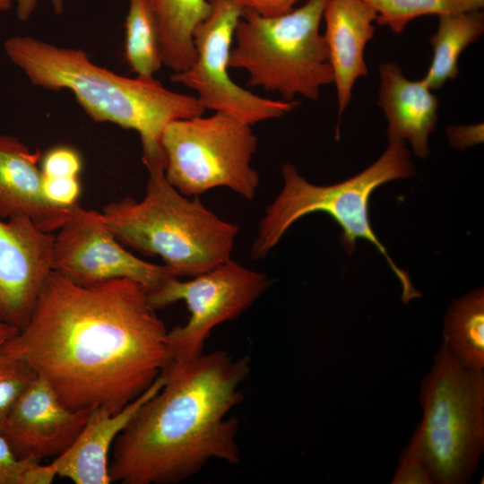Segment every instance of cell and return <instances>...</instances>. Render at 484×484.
<instances>
[{
  "instance_id": "cell-14",
  "label": "cell",
  "mask_w": 484,
  "mask_h": 484,
  "mask_svg": "<svg viewBox=\"0 0 484 484\" xmlns=\"http://www.w3.org/2000/svg\"><path fill=\"white\" fill-rule=\"evenodd\" d=\"M41 153L18 138L0 135V219L29 217L42 230H58L72 216L73 207H59L44 195Z\"/></svg>"
},
{
  "instance_id": "cell-20",
  "label": "cell",
  "mask_w": 484,
  "mask_h": 484,
  "mask_svg": "<svg viewBox=\"0 0 484 484\" xmlns=\"http://www.w3.org/2000/svg\"><path fill=\"white\" fill-rule=\"evenodd\" d=\"M443 345L462 364L484 369V290L452 301L444 316Z\"/></svg>"
},
{
  "instance_id": "cell-29",
  "label": "cell",
  "mask_w": 484,
  "mask_h": 484,
  "mask_svg": "<svg viewBox=\"0 0 484 484\" xmlns=\"http://www.w3.org/2000/svg\"><path fill=\"white\" fill-rule=\"evenodd\" d=\"M482 125L451 126L447 129L451 142L457 148L465 147L482 141Z\"/></svg>"
},
{
  "instance_id": "cell-1",
  "label": "cell",
  "mask_w": 484,
  "mask_h": 484,
  "mask_svg": "<svg viewBox=\"0 0 484 484\" xmlns=\"http://www.w3.org/2000/svg\"><path fill=\"white\" fill-rule=\"evenodd\" d=\"M167 334L141 284L82 286L52 271L28 323L0 350L26 361L70 409L116 413L169 361Z\"/></svg>"
},
{
  "instance_id": "cell-25",
  "label": "cell",
  "mask_w": 484,
  "mask_h": 484,
  "mask_svg": "<svg viewBox=\"0 0 484 484\" xmlns=\"http://www.w3.org/2000/svg\"><path fill=\"white\" fill-rule=\"evenodd\" d=\"M82 168L80 153L69 146L54 147L40 160V169L45 177H78Z\"/></svg>"
},
{
  "instance_id": "cell-24",
  "label": "cell",
  "mask_w": 484,
  "mask_h": 484,
  "mask_svg": "<svg viewBox=\"0 0 484 484\" xmlns=\"http://www.w3.org/2000/svg\"><path fill=\"white\" fill-rule=\"evenodd\" d=\"M56 477L51 463L18 459L0 434V484H50Z\"/></svg>"
},
{
  "instance_id": "cell-26",
  "label": "cell",
  "mask_w": 484,
  "mask_h": 484,
  "mask_svg": "<svg viewBox=\"0 0 484 484\" xmlns=\"http://www.w3.org/2000/svg\"><path fill=\"white\" fill-rule=\"evenodd\" d=\"M42 187L47 200L59 207H73L78 204L81 185L78 177H45Z\"/></svg>"
},
{
  "instance_id": "cell-9",
  "label": "cell",
  "mask_w": 484,
  "mask_h": 484,
  "mask_svg": "<svg viewBox=\"0 0 484 484\" xmlns=\"http://www.w3.org/2000/svg\"><path fill=\"white\" fill-rule=\"evenodd\" d=\"M270 285L271 280L264 272L229 258L186 281L171 277L148 294L155 310L182 300L190 313L184 325L168 331L169 359L187 361L200 356L212 331L238 318Z\"/></svg>"
},
{
  "instance_id": "cell-21",
  "label": "cell",
  "mask_w": 484,
  "mask_h": 484,
  "mask_svg": "<svg viewBox=\"0 0 484 484\" xmlns=\"http://www.w3.org/2000/svg\"><path fill=\"white\" fill-rule=\"evenodd\" d=\"M124 54L137 77L154 79L162 64L156 22L145 0H129Z\"/></svg>"
},
{
  "instance_id": "cell-12",
  "label": "cell",
  "mask_w": 484,
  "mask_h": 484,
  "mask_svg": "<svg viewBox=\"0 0 484 484\" xmlns=\"http://www.w3.org/2000/svg\"><path fill=\"white\" fill-rule=\"evenodd\" d=\"M55 235L29 217L0 219V322L21 330L53 271Z\"/></svg>"
},
{
  "instance_id": "cell-5",
  "label": "cell",
  "mask_w": 484,
  "mask_h": 484,
  "mask_svg": "<svg viewBox=\"0 0 484 484\" xmlns=\"http://www.w3.org/2000/svg\"><path fill=\"white\" fill-rule=\"evenodd\" d=\"M281 174L283 187L267 206L259 222L257 235L250 249L252 258H264L289 228L303 216L323 212L341 228V241L347 252L351 253L355 249L357 238L367 239L376 247L399 279L404 303L419 296L409 274L394 264L376 238L368 212L369 197L376 188L388 181L414 175L404 141H390L376 161L359 174L335 185L311 184L289 162L282 165Z\"/></svg>"
},
{
  "instance_id": "cell-3",
  "label": "cell",
  "mask_w": 484,
  "mask_h": 484,
  "mask_svg": "<svg viewBox=\"0 0 484 484\" xmlns=\"http://www.w3.org/2000/svg\"><path fill=\"white\" fill-rule=\"evenodd\" d=\"M11 61L46 90H68L95 122L134 130L147 170L164 169L161 135L176 119L202 116L196 97L172 91L155 79L129 78L95 65L82 49L59 48L30 36L6 39Z\"/></svg>"
},
{
  "instance_id": "cell-27",
  "label": "cell",
  "mask_w": 484,
  "mask_h": 484,
  "mask_svg": "<svg viewBox=\"0 0 484 484\" xmlns=\"http://www.w3.org/2000/svg\"><path fill=\"white\" fill-rule=\"evenodd\" d=\"M393 484H435L426 464L417 457L401 454Z\"/></svg>"
},
{
  "instance_id": "cell-28",
  "label": "cell",
  "mask_w": 484,
  "mask_h": 484,
  "mask_svg": "<svg viewBox=\"0 0 484 484\" xmlns=\"http://www.w3.org/2000/svg\"><path fill=\"white\" fill-rule=\"evenodd\" d=\"M298 0H237L243 10L263 16H277L289 13Z\"/></svg>"
},
{
  "instance_id": "cell-32",
  "label": "cell",
  "mask_w": 484,
  "mask_h": 484,
  "mask_svg": "<svg viewBox=\"0 0 484 484\" xmlns=\"http://www.w3.org/2000/svg\"><path fill=\"white\" fill-rule=\"evenodd\" d=\"M12 5V0H0V11H6Z\"/></svg>"
},
{
  "instance_id": "cell-30",
  "label": "cell",
  "mask_w": 484,
  "mask_h": 484,
  "mask_svg": "<svg viewBox=\"0 0 484 484\" xmlns=\"http://www.w3.org/2000/svg\"><path fill=\"white\" fill-rule=\"evenodd\" d=\"M16 3V16L20 21H27L33 13L38 0H14ZM65 0H50L53 11L61 14L65 8Z\"/></svg>"
},
{
  "instance_id": "cell-6",
  "label": "cell",
  "mask_w": 484,
  "mask_h": 484,
  "mask_svg": "<svg viewBox=\"0 0 484 484\" xmlns=\"http://www.w3.org/2000/svg\"><path fill=\"white\" fill-rule=\"evenodd\" d=\"M419 402L421 420L401 454L421 460L434 483H471L484 452V369L465 366L442 344Z\"/></svg>"
},
{
  "instance_id": "cell-4",
  "label": "cell",
  "mask_w": 484,
  "mask_h": 484,
  "mask_svg": "<svg viewBox=\"0 0 484 484\" xmlns=\"http://www.w3.org/2000/svg\"><path fill=\"white\" fill-rule=\"evenodd\" d=\"M141 201L125 197L103 207L124 246L159 256L177 278H191L230 258L239 227L220 219L199 200L172 186L164 169L148 170Z\"/></svg>"
},
{
  "instance_id": "cell-11",
  "label": "cell",
  "mask_w": 484,
  "mask_h": 484,
  "mask_svg": "<svg viewBox=\"0 0 484 484\" xmlns=\"http://www.w3.org/2000/svg\"><path fill=\"white\" fill-rule=\"evenodd\" d=\"M58 230L53 271L76 284L91 286L125 278L141 284L150 294L175 277L165 265L146 262L125 249L102 212L78 204Z\"/></svg>"
},
{
  "instance_id": "cell-17",
  "label": "cell",
  "mask_w": 484,
  "mask_h": 484,
  "mask_svg": "<svg viewBox=\"0 0 484 484\" xmlns=\"http://www.w3.org/2000/svg\"><path fill=\"white\" fill-rule=\"evenodd\" d=\"M379 78L378 104L388 123L389 142L407 140L415 155L426 158L428 136L437 121V98L422 80L407 79L394 63L380 64Z\"/></svg>"
},
{
  "instance_id": "cell-7",
  "label": "cell",
  "mask_w": 484,
  "mask_h": 484,
  "mask_svg": "<svg viewBox=\"0 0 484 484\" xmlns=\"http://www.w3.org/2000/svg\"><path fill=\"white\" fill-rule=\"evenodd\" d=\"M328 0H307L277 16L243 10L234 31L229 67L249 75V86L279 93L284 100L319 97L333 82L324 34L320 32Z\"/></svg>"
},
{
  "instance_id": "cell-8",
  "label": "cell",
  "mask_w": 484,
  "mask_h": 484,
  "mask_svg": "<svg viewBox=\"0 0 484 484\" xmlns=\"http://www.w3.org/2000/svg\"><path fill=\"white\" fill-rule=\"evenodd\" d=\"M167 181L186 196L227 187L252 200L259 186L251 161L257 139L251 125L223 112L169 122L161 135Z\"/></svg>"
},
{
  "instance_id": "cell-19",
  "label": "cell",
  "mask_w": 484,
  "mask_h": 484,
  "mask_svg": "<svg viewBox=\"0 0 484 484\" xmlns=\"http://www.w3.org/2000/svg\"><path fill=\"white\" fill-rule=\"evenodd\" d=\"M484 32V14L474 11L438 16L436 31L430 38L433 58L421 79L430 91L441 88L459 74L458 60L462 52Z\"/></svg>"
},
{
  "instance_id": "cell-15",
  "label": "cell",
  "mask_w": 484,
  "mask_h": 484,
  "mask_svg": "<svg viewBox=\"0 0 484 484\" xmlns=\"http://www.w3.org/2000/svg\"><path fill=\"white\" fill-rule=\"evenodd\" d=\"M161 374L133 402L114 413L104 407L91 409L89 418L72 445L53 459L56 476L75 484H109L108 455L119 434L141 406L164 385Z\"/></svg>"
},
{
  "instance_id": "cell-10",
  "label": "cell",
  "mask_w": 484,
  "mask_h": 484,
  "mask_svg": "<svg viewBox=\"0 0 484 484\" xmlns=\"http://www.w3.org/2000/svg\"><path fill=\"white\" fill-rule=\"evenodd\" d=\"M211 12L194 31L196 57L185 71L170 79L197 93L206 109L223 112L248 125L278 118L298 102L263 98L238 85L229 73V55L243 8L237 0H209Z\"/></svg>"
},
{
  "instance_id": "cell-31",
  "label": "cell",
  "mask_w": 484,
  "mask_h": 484,
  "mask_svg": "<svg viewBox=\"0 0 484 484\" xmlns=\"http://www.w3.org/2000/svg\"><path fill=\"white\" fill-rule=\"evenodd\" d=\"M18 332L19 330L17 328L0 322V348Z\"/></svg>"
},
{
  "instance_id": "cell-2",
  "label": "cell",
  "mask_w": 484,
  "mask_h": 484,
  "mask_svg": "<svg viewBox=\"0 0 484 484\" xmlns=\"http://www.w3.org/2000/svg\"><path fill=\"white\" fill-rule=\"evenodd\" d=\"M248 356L203 352L187 361L169 359L164 385L146 401L114 445L111 482L177 484L211 460L240 462L239 421L229 417L241 403L239 387L250 374Z\"/></svg>"
},
{
  "instance_id": "cell-16",
  "label": "cell",
  "mask_w": 484,
  "mask_h": 484,
  "mask_svg": "<svg viewBox=\"0 0 484 484\" xmlns=\"http://www.w3.org/2000/svg\"><path fill=\"white\" fill-rule=\"evenodd\" d=\"M377 13L364 0H328L324 11L325 39L338 99L339 119L352 98L355 82L367 75V43Z\"/></svg>"
},
{
  "instance_id": "cell-22",
  "label": "cell",
  "mask_w": 484,
  "mask_h": 484,
  "mask_svg": "<svg viewBox=\"0 0 484 484\" xmlns=\"http://www.w3.org/2000/svg\"><path fill=\"white\" fill-rule=\"evenodd\" d=\"M376 12V22L402 33L415 18L422 15H453L480 11L484 0H364Z\"/></svg>"
},
{
  "instance_id": "cell-23",
  "label": "cell",
  "mask_w": 484,
  "mask_h": 484,
  "mask_svg": "<svg viewBox=\"0 0 484 484\" xmlns=\"http://www.w3.org/2000/svg\"><path fill=\"white\" fill-rule=\"evenodd\" d=\"M36 377V372L26 361L0 350V427Z\"/></svg>"
},
{
  "instance_id": "cell-13",
  "label": "cell",
  "mask_w": 484,
  "mask_h": 484,
  "mask_svg": "<svg viewBox=\"0 0 484 484\" xmlns=\"http://www.w3.org/2000/svg\"><path fill=\"white\" fill-rule=\"evenodd\" d=\"M91 411L70 409L37 376L0 427V434L20 460H53L72 445Z\"/></svg>"
},
{
  "instance_id": "cell-18",
  "label": "cell",
  "mask_w": 484,
  "mask_h": 484,
  "mask_svg": "<svg viewBox=\"0 0 484 484\" xmlns=\"http://www.w3.org/2000/svg\"><path fill=\"white\" fill-rule=\"evenodd\" d=\"M157 24L162 64L173 73L196 57L194 31L211 12L209 0H145Z\"/></svg>"
}]
</instances>
